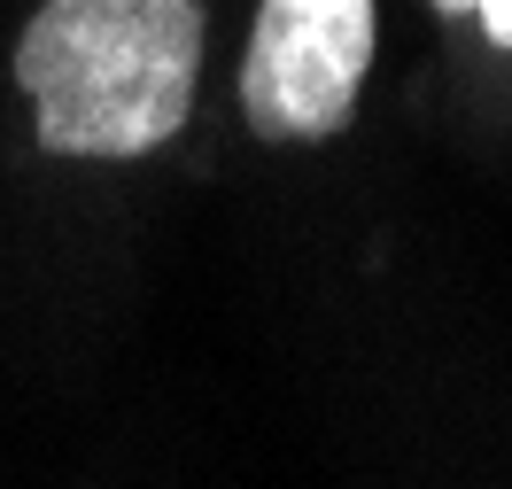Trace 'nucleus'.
<instances>
[{"mask_svg":"<svg viewBox=\"0 0 512 489\" xmlns=\"http://www.w3.org/2000/svg\"><path fill=\"white\" fill-rule=\"evenodd\" d=\"M381 16L373 0H264L241 55V117L272 148L350 132Z\"/></svg>","mask_w":512,"mask_h":489,"instance_id":"f03ea898","label":"nucleus"},{"mask_svg":"<svg viewBox=\"0 0 512 489\" xmlns=\"http://www.w3.org/2000/svg\"><path fill=\"white\" fill-rule=\"evenodd\" d=\"M202 0H47L16 39L32 132L63 163L156 156L194 109Z\"/></svg>","mask_w":512,"mask_h":489,"instance_id":"f257e3e1","label":"nucleus"},{"mask_svg":"<svg viewBox=\"0 0 512 489\" xmlns=\"http://www.w3.org/2000/svg\"><path fill=\"white\" fill-rule=\"evenodd\" d=\"M435 8H443V16H474L481 39L512 55V0H435Z\"/></svg>","mask_w":512,"mask_h":489,"instance_id":"7ed1b4c3","label":"nucleus"}]
</instances>
